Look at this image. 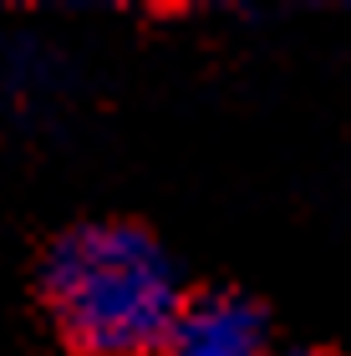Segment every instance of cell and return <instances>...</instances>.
<instances>
[{
	"instance_id": "cell-1",
	"label": "cell",
	"mask_w": 351,
	"mask_h": 356,
	"mask_svg": "<svg viewBox=\"0 0 351 356\" xmlns=\"http://www.w3.org/2000/svg\"><path fill=\"white\" fill-rule=\"evenodd\" d=\"M41 296L76 356H158L183 311L168 250L138 224H76L46 250Z\"/></svg>"
},
{
	"instance_id": "cell-2",
	"label": "cell",
	"mask_w": 351,
	"mask_h": 356,
	"mask_svg": "<svg viewBox=\"0 0 351 356\" xmlns=\"http://www.w3.org/2000/svg\"><path fill=\"white\" fill-rule=\"evenodd\" d=\"M158 356H270L265 311L239 290H209L183 300Z\"/></svg>"
},
{
	"instance_id": "cell-3",
	"label": "cell",
	"mask_w": 351,
	"mask_h": 356,
	"mask_svg": "<svg viewBox=\"0 0 351 356\" xmlns=\"http://www.w3.org/2000/svg\"><path fill=\"white\" fill-rule=\"evenodd\" d=\"M280 356H331V351H316V346H295V351H280Z\"/></svg>"
}]
</instances>
